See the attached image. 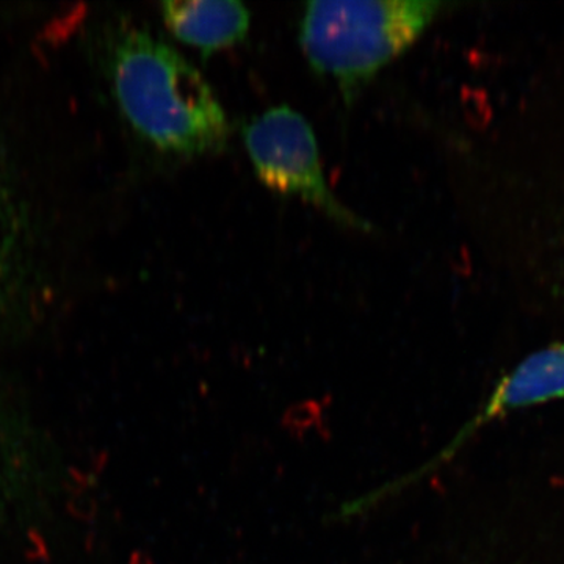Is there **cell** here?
<instances>
[{"instance_id": "cell-1", "label": "cell", "mask_w": 564, "mask_h": 564, "mask_svg": "<svg viewBox=\"0 0 564 564\" xmlns=\"http://www.w3.org/2000/svg\"><path fill=\"white\" fill-rule=\"evenodd\" d=\"M109 74L126 120L155 150L184 159L225 150V109L209 82L172 44L126 25L111 41Z\"/></svg>"}, {"instance_id": "cell-2", "label": "cell", "mask_w": 564, "mask_h": 564, "mask_svg": "<svg viewBox=\"0 0 564 564\" xmlns=\"http://www.w3.org/2000/svg\"><path fill=\"white\" fill-rule=\"evenodd\" d=\"M440 9L434 0H317L304 10L300 43L313 68L333 77L351 101Z\"/></svg>"}, {"instance_id": "cell-3", "label": "cell", "mask_w": 564, "mask_h": 564, "mask_svg": "<svg viewBox=\"0 0 564 564\" xmlns=\"http://www.w3.org/2000/svg\"><path fill=\"white\" fill-rule=\"evenodd\" d=\"M242 135L256 174L265 187L300 196L333 220L369 231V223L348 210L329 188L313 126L300 111L289 106L272 107L251 118Z\"/></svg>"}, {"instance_id": "cell-4", "label": "cell", "mask_w": 564, "mask_h": 564, "mask_svg": "<svg viewBox=\"0 0 564 564\" xmlns=\"http://www.w3.org/2000/svg\"><path fill=\"white\" fill-rule=\"evenodd\" d=\"M564 397V340L532 352L505 375L467 433L527 408Z\"/></svg>"}, {"instance_id": "cell-5", "label": "cell", "mask_w": 564, "mask_h": 564, "mask_svg": "<svg viewBox=\"0 0 564 564\" xmlns=\"http://www.w3.org/2000/svg\"><path fill=\"white\" fill-rule=\"evenodd\" d=\"M161 13L169 31L204 57L240 43L250 31V11L237 0H166Z\"/></svg>"}, {"instance_id": "cell-6", "label": "cell", "mask_w": 564, "mask_h": 564, "mask_svg": "<svg viewBox=\"0 0 564 564\" xmlns=\"http://www.w3.org/2000/svg\"><path fill=\"white\" fill-rule=\"evenodd\" d=\"M28 225L13 188L0 173V267L18 272L24 258Z\"/></svg>"}, {"instance_id": "cell-7", "label": "cell", "mask_w": 564, "mask_h": 564, "mask_svg": "<svg viewBox=\"0 0 564 564\" xmlns=\"http://www.w3.org/2000/svg\"><path fill=\"white\" fill-rule=\"evenodd\" d=\"M322 414L321 404L304 402L296 404L285 414L284 423L289 432L295 436H304L313 430L322 429Z\"/></svg>"}, {"instance_id": "cell-8", "label": "cell", "mask_w": 564, "mask_h": 564, "mask_svg": "<svg viewBox=\"0 0 564 564\" xmlns=\"http://www.w3.org/2000/svg\"><path fill=\"white\" fill-rule=\"evenodd\" d=\"M13 437L9 434L6 419L0 414V496L6 492L10 484L11 464H13Z\"/></svg>"}, {"instance_id": "cell-9", "label": "cell", "mask_w": 564, "mask_h": 564, "mask_svg": "<svg viewBox=\"0 0 564 564\" xmlns=\"http://www.w3.org/2000/svg\"><path fill=\"white\" fill-rule=\"evenodd\" d=\"M18 272L0 267V322L6 314H9L11 302H13L14 292H17Z\"/></svg>"}]
</instances>
